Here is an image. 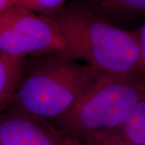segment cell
Here are the masks:
<instances>
[{"mask_svg": "<svg viewBox=\"0 0 145 145\" xmlns=\"http://www.w3.org/2000/svg\"><path fill=\"white\" fill-rule=\"evenodd\" d=\"M69 0H20L19 3L40 15H52L67 4Z\"/></svg>", "mask_w": 145, "mask_h": 145, "instance_id": "9", "label": "cell"}, {"mask_svg": "<svg viewBox=\"0 0 145 145\" xmlns=\"http://www.w3.org/2000/svg\"><path fill=\"white\" fill-rule=\"evenodd\" d=\"M72 4L111 24L118 18L145 14V0H77Z\"/></svg>", "mask_w": 145, "mask_h": 145, "instance_id": "6", "label": "cell"}, {"mask_svg": "<svg viewBox=\"0 0 145 145\" xmlns=\"http://www.w3.org/2000/svg\"><path fill=\"white\" fill-rule=\"evenodd\" d=\"M0 52L21 59L55 53L70 56L53 17L20 3L0 15Z\"/></svg>", "mask_w": 145, "mask_h": 145, "instance_id": "4", "label": "cell"}, {"mask_svg": "<svg viewBox=\"0 0 145 145\" xmlns=\"http://www.w3.org/2000/svg\"><path fill=\"white\" fill-rule=\"evenodd\" d=\"M137 33H138V37H139L142 61H143V65H144L145 70V22L144 23V24L137 30Z\"/></svg>", "mask_w": 145, "mask_h": 145, "instance_id": "10", "label": "cell"}, {"mask_svg": "<svg viewBox=\"0 0 145 145\" xmlns=\"http://www.w3.org/2000/svg\"><path fill=\"white\" fill-rule=\"evenodd\" d=\"M20 0H0V15L9 9L10 7L19 3Z\"/></svg>", "mask_w": 145, "mask_h": 145, "instance_id": "11", "label": "cell"}, {"mask_svg": "<svg viewBox=\"0 0 145 145\" xmlns=\"http://www.w3.org/2000/svg\"><path fill=\"white\" fill-rule=\"evenodd\" d=\"M93 145H145V97L118 129Z\"/></svg>", "mask_w": 145, "mask_h": 145, "instance_id": "7", "label": "cell"}, {"mask_svg": "<svg viewBox=\"0 0 145 145\" xmlns=\"http://www.w3.org/2000/svg\"><path fill=\"white\" fill-rule=\"evenodd\" d=\"M25 60L0 52V113L10 105L24 70Z\"/></svg>", "mask_w": 145, "mask_h": 145, "instance_id": "8", "label": "cell"}, {"mask_svg": "<svg viewBox=\"0 0 145 145\" xmlns=\"http://www.w3.org/2000/svg\"><path fill=\"white\" fill-rule=\"evenodd\" d=\"M144 78L99 73L76 104L53 124L83 145L118 129L145 97Z\"/></svg>", "mask_w": 145, "mask_h": 145, "instance_id": "3", "label": "cell"}, {"mask_svg": "<svg viewBox=\"0 0 145 145\" xmlns=\"http://www.w3.org/2000/svg\"><path fill=\"white\" fill-rule=\"evenodd\" d=\"M0 145H83L45 119L15 108L0 113Z\"/></svg>", "mask_w": 145, "mask_h": 145, "instance_id": "5", "label": "cell"}, {"mask_svg": "<svg viewBox=\"0 0 145 145\" xmlns=\"http://www.w3.org/2000/svg\"><path fill=\"white\" fill-rule=\"evenodd\" d=\"M50 16L57 22L69 53L75 60L100 73L145 76L137 31L119 28L72 3Z\"/></svg>", "mask_w": 145, "mask_h": 145, "instance_id": "1", "label": "cell"}, {"mask_svg": "<svg viewBox=\"0 0 145 145\" xmlns=\"http://www.w3.org/2000/svg\"><path fill=\"white\" fill-rule=\"evenodd\" d=\"M99 73L64 53L25 60L8 107L53 123L70 110Z\"/></svg>", "mask_w": 145, "mask_h": 145, "instance_id": "2", "label": "cell"}]
</instances>
